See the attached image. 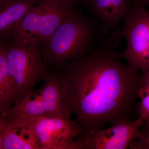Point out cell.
Instances as JSON below:
<instances>
[{"instance_id": "cell-19", "label": "cell", "mask_w": 149, "mask_h": 149, "mask_svg": "<svg viewBox=\"0 0 149 149\" xmlns=\"http://www.w3.org/2000/svg\"><path fill=\"white\" fill-rule=\"evenodd\" d=\"M64 1H66L67 2L71 3L73 4L74 5L79 2H81V0H64Z\"/></svg>"}, {"instance_id": "cell-15", "label": "cell", "mask_w": 149, "mask_h": 149, "mask_svg": "<svg viewBox=\"0 0 149 149\" xmlns=\"http://www.w3.org/2000/svg\"><path fill=\"white\" fill-rule=\"evenodd\" d=\"M128 4H139L149 9V0H127Z\"/></svg>"}, {"instance_id": "cell-3", "label": "cell", "mask_w": 149, "mask_h": 149, "mask_svg": "<svg viewBox=\"0 0 149 149\" xmlns=\"http://www.w3.org/2000/svg\"><path fill=\"white\" fill-rule=\"evenodd\" d=\"M75 8L74 5L64 0H40L1 42L40 47Z\"/></svg>"}, {"instance_id": "cell-14", "label": "cell", "mask_w": 149, "mask_h": 149, "mask_svg": "<svg viewBox=\"0 0 149 149\" xmlns=\"http://www.w3.org/2000/svg\"><path fill=\"white\" fill-rule=\"evenodd\" d=\"M130 149H149V120L145 121L138 137L130 144Z\"/></svg>"}, {"instance_id": "cell-4", "label": "cell", "mask_w": 149, "mask_h": 149, "mask_svg": "<svg viewBox=\"0 0 149 149\" xmlns=\"http://www.w3.org/2000/svg\"><path fill=\"white\" fill-rule=\"evenodd\" d=\"M122 27L112 34L109 40L115 42L123 38L126 46L119 56L136 69L149 70V9L139 4H128Z\"/></svg>"}, {"instance_id": "cell-6", "label": "cell", "mask_w": 149, "mask_h": 149, "mask_svg": "<svg viewBox=\"0 0 149 149\" xmlns=\"http://www.w3.org/2000/svg\"><path fill=\"white\" fill-rule=\"evenodd\" d=\"M3 116L8 121L42 116L70 118L65 109L57 72L51 73L41 88L15 103Z\"/></svg>"}, {"instance_id": "cell-12", "label": "cell", "mask_w": 149, "mask_h": 149, "mask_svg": "<svg viewBox=\"0 0 149 149\" xmlns=\"http://www.w3.org/2000/svg\"><path fill=\"white\" fill-rule=\"evenodd\" d=\"M112 1L113 0H95L90 6L93 15L100 22L97 35V39L99 42H101L110 31H114L112 18Z\"/></svg>"}, {"instance_id": "cell-13", "label": "cell", "mask_w": 149, "mask_h": 149, "mask_svg": "<svg viewBox=\"0 0 149 149\" xmlns=\"http://www.w3.org/2000/svg\"><path fill=\"white\" fill-rule=\"evenodd\" d=\"M142 72V84L139 94L141 101L138 112L139 116L146 121L149 120V70Z\"/></svg>"}, {"instance_id": "cell-1", "label": "cell", "mask_w": 149, "mask_h": 149, "mask_svg": "<svg viewBox=\"0 0 149 149\" xmlns=\"http://www.w3.org/2000/svg\"><path fill=\"white\" fill-rule=\"evenodd\" d=\"M97 44L56 71L67 114H74L82 128L78 138L130 120L142 84V72L123 62L112 46Z\"/></svg>"}, {"instance_id": "cell-5", "label": "cell", "mask_w": 149, "mask_h": 149, "mask_svg": "<svg viewBox=\"0 0 149 149\" xmlns=\"http://www.w3.org/2000/svg\"><path fill=\"white\" fill-rule=\"evenodd\" d=\"M4 43L9 75L17 95L15 103L18 102L34 91L40 82H45L51 72L40 47Z\"/></svg>"}, {"instance_id": "cell-9", "label": "cell", "mask_w": 149, "mask_h": 149, "mask_svg": "<svg viewBox=\"0 0 149 149\" xmlns=\"http://www.w3.org/2000/svg\"><path fill=\"white\" fill-rule=\"evenodd\" d=\"M40 0H0V42L3 40Z\"/></svg>"}, {"instance_id": "cell-16", "label": "cell", "mask_w": 149, "mask_h": 149, "mask_svg": "<svg viewBox=\"0 0 149 149\" xmlns=\"http://www.w3.org/2000/svg\"><path fill=\"white\" fill-rule=\"evenodd\" d=\"M8 125V121L0 114V130H5Z\"/></svg>"}, {"instance_id": "cell-11", "label": "cell", "mask_w": 149, "mask_h": 149, "mask_svg": "<svg viewBox=\"0 0 149 149\" xmlns=\"http://www.w3.org/2000/svg\"><path fill=\"white\" fill-rule=\"evenodd\" d=\"M17 95L9 75L6 59V45L0 42V114L6 113L12 104L15 103Z\"/></svg>"}, {"instance_id": "cell-8", "label": "cell", "mask_w": 149, "mask_h": 149, "mask_svg": "<svg viewBox=\"0 0 149 149\" xmlns=\"http://www.w3.org/2000/svg\"><path fill=\"white\" fill-rule=\"evenodd\" d=\"M145 121L139 116L111 125L107 129L92 130L77 138L83 149H125L137 138Z\"/></svg>"}, {"instance_id": "cell-7", "label": "cell", "mask_w": 149, "mask_h": 149, "mask_svg": "<svg viewBox=\"0 0 149 149\" xmlns=\"http://www.w3.org/2000/svg\"><path fill=\"white\" fill-rule=\"evenodd\" d=\"M8 122L31 130L40 149H74V140L82 131L75 120L62 116L29 118Z\"/></svg>"}, {"instance_id": "cell-10", "label": "cell", "mask_w": 149, "mask_h": 149, "mask_svg": "<svg viewBox=\"0 0 149 149\" xmlns=\"http://www.w3.org/2000/svg\"><path fill=\"white\" fill-rule=\"evenodd\" d=\"M3 149H40L36 138L29 128L8 122L3 136Z\"/></svg>"}, {"instance_id": "cell-2", "label": "cell", "mask_w": 149, "mask_h": 149, "mask_svg": "<svg viewBox=\"0 0 149 149\" xmlns=\"http://www.w3.org/2000/svg\"><path fill=\"white\" fill-rule=\"evenodd\" d=\"M98 29L95 21L76 8L72 11L49 39L40 47L47 65L57 69L80 58L95 45Z\"/></svg>"}, {"instance_id": "cell-17", "label": "cell", "mask_w": 149, "mask_h": 149, "mask_svg": "<svg viewBox=\"0 0 149 149\" xmlns=\"http://www.w3.org/2000/svg\"><path fill=\"white\" fill-rule=\"evenodd\" d=\"M95 0H81V3L84 6H91Z\"/></svg>"}, {"instance_id": "cell-18", "label": "cell", "mask_w": 149, "mask_h": 149, "mask_svg": "<svg viewBox=\"0 0 149 149\" xmlns=\"http://www.w3.org/2000/svg\"><path fill=\"white\" fill-rule=\"evenodd\" d=\"M5 130H0V149H3V136Z\"/></svg>"}]
</instances>
